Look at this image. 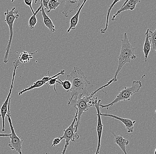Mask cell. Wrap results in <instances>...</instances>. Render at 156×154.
I'll list each match as a JSON object with an SVG mask.
<instances>
[{"mask_svg":"<svg viewBox=\"0 0 156 154\" xmlns=\"http://www.w3.org/2000/svg\"><path fill=\"white\" fill-rule=\"evenodd\" d=\"M40 3L41 4V12L43 18L44 24L48 28L51 32L54 33L55 31V26L54 25L52 20L49 18L48 16L47 15L45 12L44 9V8L42 5V0L41 1Z\"/></svg>","mask_w":156,"mask_h":154,"instance_id":"9a60e30c","label":"cell"},{"mask_svg":"<svg viewBox=\"0 0 156 154\" xmlns=\"http://www.w3.org/2000/svg\"><path fill=\"white\" fill-rule=\"evenodd\" d=\"M49 1V0H44V1H42L43 6L44 9H47V12L49 10L48 7Z\"/></svg>","mask_w":156,"mask_h":154,"instance_id":"4316f807","label":"cell"},{"mask_svg":"<svg viewBox=\"0 0 156 154\" xmlns=\"http://www.w3.org/2000/svg\"><path fill=\"white\" fill-rule=\"evenodd\" d=\"M11 136V134H0L1 137H10Z\"/></svg>","mask_w":156,"mask_h":154,"instance_id":"83f0119b","label":"cell"},{"mask_svg":"<svg viewBox=\"0 0 156 154\" xmlns=\"http://www.w3.org/2000/svg\"><path fill=\"white\" fill-rule=\"evenodd\" d=\"M15 9L16 7H13L11 10L7 9L4 13V15L5 16V21L9 27L10 34L9 39V40L8 44L6 48V52L3 59L4 63L5 64L8 62L9 55L12 43L13 36V24L15 20L18 19L19 17L18 12L16 11Z\"/></svg>","mask_w":156,"mask_h":154,"instance_id":"5b68a950","label":"cell"},{"mask_svg":"<svg viewBox=\"0 0 156 154\" xmlns=\"http://www.w3.org/2000/svg\"><path fill=\"white\" fill-rule=\"evenodd\" d=\"M61 140L59 138H55L54 139L53 141V143H52V145H51V147H54V146H56V145H58L60 144V142H61Z\"/></svg>","mask_w":156,"mask_h":154,"instance_id":"484cf974","label":"cell"},{"mask_svg":"<svg viewBox=\"0 0 156 154\" xmlns=\"http://www.w3.org/2000/svg\"><path fill=\"white\" fill-rule=\"evenodd\" d=\"M37 51L33 53H29L27 52L24 51L20 53L19 56L18 60L20 63H29L30 62L31 59H33V57L32 56L34 55L36 53H37Z\"/></svg>","mask_w":156,"mask_h":154,"instance_id":"ac0fdd59","label":"cell"},{"mask_svg":"<svg viewBox=\"0 0 156 154\" xmlns=\"http://www.w3.org/2000/svg\"><path fill=\"white\" fill-rule=\"evenodd\" d=\"M10 101L11 98L9 99V102L7 113L6 114L9 123L11 131V136L9 137L11 139V141L9 144L8 146L12 150H14L18 152L19 154H22V144H23V140H21L20 138L16 135L14 127L12 125V122L11 118Z\"/></svg>","mask_w":156,"mask_h":154,"instance_id":"8992f818","label":"cell"},{"mask_svg":"<svg viewBox=\"0 0 156 154\" xmlns=\"http://www.w3.org/2000/svg\"><path fill=\"white\" fill-rule=\"evenodd\" d=\"M145 76L146 75H143L141 79L139 81H133L131 87H126L123 89L117 95L115 99L111 103L106 105H102L100 104L99 105L100 107H101L102 109H108L109 107H112L115 104L119 103L121 101L130 100L131 96L134 93L139 91V90L142 86L141 81L143 79Z\"/></svg>","mask_w":156,"mask_h":154,"instance_id":"277c9868","label":"cell"},{"mask_svg":"<svg viewBox=\"0 0 156 154\" xmlns=\"http://www.w3.org/2000/svg\"><path fill=\"white\" fill-rule=\"evenodd\" d=\"M20 62L18 60H16L13 63V66H14V71L13 72V74H12V80L10 88L9 93L6 99L2 105L1 109V113H0V116L2 117V131L3 132L5 131V118L6 116L7 113L8 111V106L9 102L10 99L11 95L12 92V90L13 88V84H14L15 77L16 75V69L18 68L20 65Z\"/></svg>","mask_w":156,"mask_h":154,"instance_id":"ba28073f","label":"cell"},{"mask_svg":"<svg viewBox=\"0 0 156 154\" xmlns=\"http://www.w3.org/2000/svg\"><path fill=\"white\" fill-rule=\"evenodd\" d=\"M93 96L94 95L91 94L89 95H85V96L81 95L76 98H74L71 102L70 105L71 103L73 102V106L78 111L77 117V120L76 122V124L74 126L76 133L77 131L83 113L88 111L90 107L93 106L94 100H95V97H94Z\"/></svg>","mask_w":156,"mask_h":154,"instance_id":"3957f363","label":"cell"},{"mask_svg":"<svg viewBox=\"0 0 156 154\" xmlns=\"http://www.w3.org/2000/svg\"><path fill=\"white\" fill-rule=\"evenodd\" d=\"M141 2L140 0H129V1H126L124 3L122 6L121 8L117 11V13L113 16L112 20L113 21L117 20L115 19L116 17L119 14L127 10L133 11L135 9V7L137 4Z\"/></svg>","mask_w":156,"mask_h":154,"instance_id":"8fae6325","label":"cell"},{"mask_svg":"<svg viewBox=\"0 0 156 154\" xmlns=\"http://www.w3.org/2000/svg\"><path fill=\"white\" fill-rule=\"evenodd\" d=\"M66 79L70 81L72 84L70 91L71 92V96L68 101V106L70 105L71 102L74 98L81 95H90L88 92L87 88L90 84V82L88 81L87 77L81 69L74 67L71 73L67 75Z\"/></svg>","mask_w":156,"mask_h":154,"instance_id":"6da1fadb","label":"cell"},{"mask_svg":"<svg viewBox=\"0 0 156 154\" xmlns=\"http://www.w3.org/2000/svg\"><path fill=\"white\" fill-rule=\"evenodd\" d=\"M62 3V1L60 2H58L56 0H49L48 3L49 10L47 12L49 13L51 11L55 10L58 7V6Z\"/></svg>","mask_w":156,"mask_h":154,"instance_id":"7402d4cb","label":"cell"},{"mask_svg":"<svg viewBox=\"0 0 156 154\" xmlns=\"http://www.w3.org/2000/svg\"><path fill=\"white\" fill-rule=\"evenodd\" d=\"M149 30H150V29H147L146 33H145L146 39H145V42H144V45H143V52H144V56H145V62H147L148 56H149V53H150V52L151 50V43L149 41V37H148Z\"/></svg>","mask_w":156,"mask_h":154,"instance_id":"e0dca14e","label":"cell"},{"mask_svg":"<svg viewBox=\"0 0 156 154\" xmlns=\"http://www.w3.org/2000/svg\"><path fill=\"white\" fill-rule=\"evenodd\" d=\"M87 2V1H84L81 4V5L79 7V9L77 12L75 14V15L71 18L70 21V27L67 30V33H69L71 30H74L76 29V26L77 25L78 22H79V16H80V13L84 5Z\"/></svg>","mask_w":156,"mask_h":154,"instance_id":"5bb4252c","label":"cell"},{"mask_svg":"<svg viewBox=\"0 0 156 154\" xmlns=\"http://www.w3.org/2000/svg\"><path fill=\"white\" fill-rule=\"evenodd\" d=\"M62 2H65L62 13L65 17H69L68 13L76 9L80 5L81 1H62Z\"/></svg>","mask_w":156,"mask_h":154,"instance_id":"7c38bea8","label":"cell"},{"mask_svg":"<svg viewBox=\"0 0 156 154\" xmlns=\"http://www.w3.org/2000/svg\"><path fill=\"white\" fill-rule=\"evenodd\" d=\"M24 2L25 3L26 5L29 6V7H30V9H31L33 14H34L35 12H34V9H33V7H32L33 1L32 0H24Z\"/></svg>","mask_w":156,"mask_h":154,"instance_id":"d4e9b609","label":"cell"},{"mask_svg":"<svg viewBox=\"0 0 156 154\" xmlns=\"http://www.w3.org/2000/svg\"><path fill=\"white\" fill-rule=\"evenodd\" d=\"M58 81L61 83V85H62L63 88L67 91V92H70L71 90V88H72V84H71V82L69 80L66 79L65 81H62L60 79H58Z\"/></svg>","mask_w":156,"mask_h":154,"instance_id":"603a6c76","label":"cell"},{"mask_svg":"<svg viewBox=\"0 0 156 154\" xmlns=\"http://www.w3.org/2000/svg\"><path fill=\"white\" fill-rule=\"evenodd\" d=\"M122 47L120 55L118 56L119 60L118 68L114 78L112 79L113 82L117 81V77L122 68L126 63H130L131 60L136 59V56L135 55L134 50L135 48L133 47L128 38L127 33H125L123 38L122 39Z\"/></svg>","mask_w":156,"mask_h":154,"instance_id":"7a4b0ae2","label":"cell"},{"mask_svg":"<svg viewBox=\"0 0 156 154\" xmlns=\"http://www.w3.org/2000/svg\"><path fill=\"white\" fill-rule=\"evenodd\" d=\"M48 80L47 77L46 76H44L42 79V80H39V81H36V82L34 83V84L30 86L28 88H24L21 91H19V93H18V95H21L24 92L29 91L35 89V88H39L43 86L44 84L47 85V83L49 81Z\"/></svg>","mask_w":156,"mask_h":154,"instance_id":"2e32d148","label":"cell"},{"mask_svg":"<svg viewBox=\"0 0 156 154\" xmlns=\"http://www.w3.org/2000/svg\"><path fill=\"white\" fill-rule=\"evenodd\" d=\"M156 150L155 149V152H154V154H156Z\"/></svg>","mask_w":156,"mask_h":154,"instance_id":"f1b7e54d","label":"cell"},{"mask_svg":"<svg viewBox=\"0 0 156 154\" xmlns=\"http://www.w3.org/2000/svg\"><path fill=\"white\" fill-rule=\"evenodd\" d=\"M100 116H101L109 117L118 120L124 124L128 133H132L133 132V129H134V124L136 123V121H133L129 119L123 118L120 117L115 115L110 114H102L100 113Z\"/></svg>","mask_w":156,"mask_h":154,"instance_id":"30bf717a","label":"cell"},{"mask_svg":"<svg viewBox=\"0 0 156 154\" xmlns=\"http://www.w3.org/2000/svg\"><path fill=\"white\" fill-rule=\"evenodd\" d=\"M148 37H149V41L151 43V50L156 51V30H154V31L152 32L151 30H149V34H148Z\"/></svg>","mask_w":156,"mask_h":154,"instance_id":"d6986e66","label":"cell"},{"mask_svg":"<svg viewBox=\"0 0 156 154\" xmlns=\"http://www.w3.org/2000/svg\"><path fill=\"white\" fill-rule=\"evenodd\" d=\"M97 97H95V100L94 104L93 106L95 107L97 111V132L98 135V144L97 150L95 154H98L100 152V147H101V138L102 133V130H103V124H102V119L100 116V104H101V100L100 99L97 100Z\"/></svg>","mask_w":156,"mask_h":154,"instance_id":"9c48e42d","label":"cell"},{"mask_svg":"<svg viewBox=\"0 0 156 154\" xmlns=\"http://www.w3.org/2000/svg\"><path fill=\"white\" fill-rule=\"evenodd\" d=\"M78 111H76V115L74 117L72 124L68 128L63 130V134L61 137H59L61 140L63 139H65V144L64 148L62 152V154H65L66 150L68 148L70 141L75 142L76 139H79V135L77 133L75 132V127H74L75 124L77 120Z\"/></svg>","mask_w":156,"mask_h":154,"instance_id":"52a82bcc","label":"cell"},{"mask_svg":"<svg viewBox=\"0 0 156 154\" xmlns=\"http://www.w3.org/2000/svg\"><path fill=\"white\" fill-rule=\"evenodd\" d=\"M120 0H119V1H114L113 2V3L110 5V7L109 8V9H108V10H107V21H106V27L104 29H102L101 30V33L102 34H105V32H106L107 30V28H108V24H109V16H110V13H111V10H112V9L113 8V7L114 6V5L117 3L119 2H120Z\"/></svg>","mask_w":156,"mask_h":154,"instance_id":"44dd1931","label":"cell"},{"mask_svg":"<svg viewBox=\"0 0 156 154\" xmlns=\"http://www.w3.org/2000/svg\"><path fill=\"white\" fill-rule=\"evenodd\" d=\"M40 6L38 8L36 11L33 15L29 19V28L31 30H33L34 29V27L36 26V24H37V20L36 16H37V14L39 12L41 11V4L40 3Z\"/></svg>","mask_w":156,"mask_h":154,"instance_id":"ffe728a7","label":"cell"},{"mask_svg":"<svg viewBox=\"0 0 156 154\" xmlns=\"http://www.w3.org/2000/svg\"><path fill=\"white\" fill-rule=\"evenodd\" d=\"M112 133L115 137V140H114L115 143L119 147L120 149H121L122 151L123 152L124 154H128L126 152V147L127 145L129 144V141L124 138L122 134L120 135H118L112 131Z\"/></svg>","mask_w":156,"mask_h":154,"instance_id":"4fadbf2b","label":"cell"},{"mask_svg":"<svg viewBox=\"0 0 156 154\" xmlns=\"http://www.w3.org/2000/svg\"><path fill=\"white\" fill-rule=\"evenodd\" d=\"M59 77H56L50 80L47 83V85H48V88H49L51 86H53L54 87V89L55 91V93L57 94V91H56V89H55V86L56 84H60L61 85V83L60 81H58V80L59 79Z\"/></svg>","mask_w":156,"mask_h":154,"instance_id":"cb8c5ba5","label":"cell"}]
</instances>
